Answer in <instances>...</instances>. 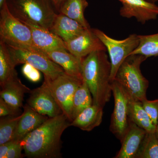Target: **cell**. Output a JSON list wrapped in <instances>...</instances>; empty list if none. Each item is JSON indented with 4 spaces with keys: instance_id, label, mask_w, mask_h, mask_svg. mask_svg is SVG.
Instances as JSON below:
<instances>
[{
    "instance_id": "ac0fdd59",
    "label": "cell",
    "mask_w": 158,
    "mask_h": 158,
    "mask_svg": "<svg viewBox=\"0 0 158 158\" xmlns=\"http://www.w3.org/2000/svg\"><path fill=\"white\" fill-rule=\"evenodd\" d=\"M86 28L77 21L59 13L50 31L65 42L76 38Z\"/></svg>"
},
{
    "instance_id": "f1b7e54d",
    "label": "cell",
    "mask_w": 158,
    "mask_h": 158,
    "mask_svg": "<svg viewBox=\"0 0 158 158\" xmlns=\"http://www.w3.org/2000/svg\"><path fill=\"white\" fill-rule=\"evenodd\" d=\"M22 113L21 109L14 107L0 98V117L18 116Z\"/></svg>"
},
{
    "instance_id": "5b68a950",
    "label": "cell",
    "mask_w": 158,
    "mask_h": 158,
    "mask_svg": "<svg viewBox=\"0 0 158 158\" xmlns=\"http://www.w3.org/2000/svg\"><path fill=\"white\" fill-rule=\"evenodd\" d=\"M0 41L11 47L42 52L34 45L28 26L12 15L6 4L0 11Z\"/></svg>"
},
{
    "instance_id": "2e32d148",
    "label": "cell",
    "mask_w": 158,
    "mask_h": 158,
    "mask_svg": "<svg viewBox=\"0 0 158 158\" xmlns=\"http://www.w3.org/2000/svg\"><path fill=\"white\" fill-rule=\"evenodd\" d=\"M23 111L18 123L12 140L21 141L29 133L36 129L49 118L40 114L27 104L23 106Z\"/></svg>"
},
{
    "instance_id": "e0dca14e",
    "label": "cell",
    "mask_w": 158,
    "mask_h": 158,
    "mask_svg": "<svg viewBox=\"0 0 158 158\" xmlns=\"http://www.w3.org/2000/svg\"><path fill=\"white\" fill-rule=\"evenodd\" d=\"M49 58L60 65L66 74L83 80L82 63L83 59L74 56L67 50L58 49L44 52Z\"/></svg>"
},
{
    "instance_id": "d590c367",
    "label": "cell",
    "mask_w": 158,
    "mask_h": 158,
    "mask_svg": "<svg viewBox=\"0 0 158 158\" xmlns=\"http://www.w3.org/2000/svg\"><path fill=\"white\" fill-rule=\"evenodd\" d=\"M148 1H149L150 2V0H148Z\"/></svg>"
},
{
    "instance_id": "83f0119b",
    "label": "cell",
    "mask_w": 158,
    "mask_h": 158,
    "mask_svg": "<svg viewBox=\"0 0 158 158\" xmlns=\"http://www.w3.org/2000/svg\"><path fill=\"white\" fill-rule=\"evenodd\" d=\"M40 71L29 63L23 64L22 72L23 75L28 80L33 83L39 82L41 79Z\"/></svg>"
},
{
    "instance_id": "d4e9b609",
    "label": "cell",
    "mask_w": 158,
    "mask_h": 158,
    "mask_svg": "<svg viewBox=\"0 0 158 158\" xmlns=\"http://www.w3.org/2000/svg\"><path fill=\"white\" fill-rule=\"evenodd\" d=\"M136 158H158V138L155 132L146 133Z\"/></svg>"
},
{
    "instance_id": "52a82bcc",
    "label": "cell",
    "mask_w": 158,
    "mask_h": 158,
    "mask_svg": "<svg viewBox=\"0 0 158 158\" xmlns=\"http://www.w3.org/2000/svg\"><path fill=\"white\" fill-rule=\"evenodd\" d=\"M47 85L62 113L72 121L73 101L75 93L83 81L64 73L53 80L44 79Z\"/></svg>"
},
{
    "instance_id": "484cf974",
    "label": "cell",
    "mask_w": 158,
    "mask_h": 158,
    "mask_svg": "<svg viewBox=\"0 0 158 158\" xmlns=\"http://www.w3.org/2000/svg\"><path fill=\"white\" fill-rule=\"evenodd\" d=\"M22 113L18 116H6L0 118V144L13 139L18 123Z\"/></svg>"
},
{
    "instance_id": "30bf717a",
    "label": "cell",
    "mask_w": 158,
    "mask_h": 158,
    "mask_svg": "<svg viewBox=\"0 0 158 158\" xmlns=\"http://www.w3.org/2000/svg\"><path fill=\"white\" fill-rule=\"evenodd\" d=\"M122 6L120 16L127 19L135 18L138 23L144 24L155 20L158 16V6L148 0H118Z\"/></svg>"
},
{
    "instance_id": "7a4b0ae2",
    "label": "cell",
    "mask_w": 158,
    "mask_h": 158,
    "mask_svg": "<svg viewBox=\"0 0 158 158\" xmlns=\"http://www.w3.org/2000/svg\"><path fill=\"white\" fill-rule=\"evenodd\" d=\"M111 64L106 51H96L82 60L83 81L88 86L93 104L104 107L112 93Z\"/></svg>"
},
{
    "instance_id": "277c9868",
    "label": "cell",
    "mask_w": 158,
    "mask_h": 158,
    "mask_svg": "<svg viewBox=\"0 0 158 158\" xmlns=\"http://www.w3.org/2000/svg\"><path fill=\"white\" fill-rule=\"evenodd\" d=\"M141 55H130L120 65L115 81L118 82L135 100L143 102L147 99L149 82L141 73V65L146 59Z\"/></svg>"
},
{
    "instance_id": "e575fe53",
    "label": "cell",
    "mask_w": 158,
    "mask_h": 158,
    "mask_svg": "<svg viewBox=\"0 0 158 158\" xmlns=\"http://www.w3.org/2000/svg\"><path fill=\"white\" fill-rule=\"evenodd\" d=\"M150 2H152L153 3H155L156 2H158V0H150Z\"/></svg>"
},
{
    "instance_id": "4fadbf2b",
    "label": "cell",
    "mask_w": 158,
    "mask_h": 158,
    "mask_svg": "<svg viewBox=\"0 0 158 158\" xmlns=\"http://www.w3.org/2000/svg\"><path fill=\"white\" fill-rule=\"evenodd\" d=\"M24 23L31 29L34 45L40 52L44 53L55 50H66L64 41L50 30L32 24Z\"/></svg>"
},
{
    "instance_id": "5bb4252c",
    "label": "cell",
    "mask_w": 158,
    "mask_h": 158,
    "mask_svg": "<svg viewBox=\"0 0 158 158\" xmlns=\"http://www.w3.org/2000/svg\"><path fill=\"white\" fill-rule=\"evenodd\" d=\"M147 132L129 120V125L121 141V148L116 158H136Z\"/></svg>"
},
{
    "instance_id": "7402d4cb",
    "label": "cell",
    "mask_w": 158,
    "mask_h": 158,
    "mask_svg": "<svg viewBox=\"0 0 158 158\" xmlns=\"http://www.w3.org/2000/svg\"><path fill=\"white\" fill-rule=\"evenodd\" d=\"M93 104L91 94L88 86L83 81L77 89L74 96L72 108V121L82 111Z\"/></svg>"
},
{
    "instance_id": "8992f818",
    "label": "cell",
    "mask_w": 158,
    "mask_h": 158,
    "mask_svg": "<svg viewBox=\"0 0 158 158\" xmlns=\"http://www.w3.org/2000/svg\"><path fill=\"white\" fill-rule=\"evenodd\" d=\"M92 30L101 40L109 54L111 64L110 80L112 82L115 80L123 62L139 45L138 35L131 34L124 39L117 40L110 37L98 29H92Z\"/></svg>"
},
{
    "instance_id": "d6986e66",
    "label": "cell",
    "mask_w": 158,
    "mask_h": 158,
    "mask_svg": "<svg viewBox=\"0 0 158 158\" xmlns=\"http://www.w3.org/2000/svg\"><path fill=\"white\" fill-rule=\"evenodd\" d=\"M103 108L93 104L80 113L70 122V126L90 131L99 126L102 120Z\"/></svg>"
},
{
    "instance_id": "f546056e",
    "label": "cell",
    "mask_w": 158,
    "mask_h": 158,
    "mask_svg": "<svg viewBox=\"0 0 158 158\" xmlns=\"http://www.w3.org/2000/svg\"><path fill=\"white\" fill-rule=\"evenodd\" d=\"M23 146L21 141L14 140V143L9 148L6 158H22L23 157L22 154Z\"/></svg>"
},
{
    "instance_id": "7c38bea8",
    "label": "cell",
    "mask_w": 158,
    "mask_h": 158,
    "mask_svg": "<svg viewBox=\"0 0 158 158\" xmlns=\"http://www.w3.org/2000/svg\"><path fill=\"white\" fill-rule=\"evenodd\" d=\"M65 45L68 52L81 59L93 52L107 51L106 47L91 28H86L76 38L65 42Z\"/></svg>"
},
{
    "instance_id": "836d02e7",
    "label": "cell",
    "mask_w": 158,
    "mask_h": 158,
    "mask_svg": "<svg viewBox=\"0 0 158 158\" xmlns=\"http://www.w3.org/2000/svg\"><path fill=\"white\" fill-rule=\"evenodd\" d=\"M155 133L157 137V138H158V121L156 125Z\"/></svg>"
},
{
    "instance_id": "9a60e30c",
    "label": "cell",
    "mask_w": 158,
    "mask_h": 158,
    "mask_svg": "<svg viewBox=\"0 0 158 158\" xmlns=\"http://www.w3.org/2000/svg\"><path fill=\"white\" fill-rule=\"evenodd\" d=\"M2 89L0 98L14 107L21 109L23 106L25 94L30 93L31 89L24 85L16 73L1 85Z\"/></svg>"
},
{
    "instance_id": "3957f363",
    "label": "cell",
    "mask_w": 158,
    "mask_h": 158,
    "mask_svg": "<svg viewBox=\"0 0 158 158\" xmlns=\"http://www.w3.org/2000/svg\"><path fill=\"white\" fill-rule=\"evenodd\" d=\"M10 13L23 23L50 31L58 12L51 0H6Z\"/></svg>"
},
{
    "instance_id": "1f68e13d",
    "label": "cell",
    "mask_w": 158,
    "mask_h": 158,
    "mask_svg": "<svg viewBox=\"0 0 158 158\" xmlns=\"http://www.w3.org/2000/svg\"><path fill=\"white\" fill-rule=\"evenodd\" d=\"M55 8L56 9L57 11L59 13V10L60 9V7L64 2L65 0H51Z\"/></svg>"
},
{
    "instance_id": "9c48e42d",
    "label": "cell",
    "mask_w": 158,
    "mask_h": 158,
    "mask_svg": "<svg viewBox=\"0 0 158 158\" xmlns=\"http://www.w3.org/2000/svg\"><path fill=\"white\" fill-rule=\"evenodd\" d=\"M111 87L114 107L111 116L110 130L121 142L129 125V105L131 98L116 81L112 82Z\"/></svg>"
},
{
    "instance_id": "4dcf8cb0",
    "label": "cell",
    "mask_w": 158,
    "mask_h": 158,
    "mask_svg": "<svg viewBox=\"0 0 158 158\" xmlns=\"http://www.w3.org/2000/svg\"><path fill=\"white\" fill-rule=\"evenodd\" d=\"M14 142V140H12L0 144V158H6V155L9 151V148Z\"/></svg>"
},
{
    "instance_id": "cb8c5ba5",
    "label": "cell",
    "mask_w": 158,
    "mask_h": 158,
    "mask_svg": "<svg viewBox=\"0 0 158 158\" xmlns=\"http://www.w3.org/2000/svg\"><path fill=\"white\" fill-rule=\"evenodd\" d=\"M139 44L132 55H141L147 59L158 56V33L149 35H138Z\"/></svg>"
},
{
    "instance_id": "44dd1931",
    "label": "cell",
    "mask_w": 158,
    "mask_h": 158,
    "mask_svg": "<svg viewBox=\"0 0 158 158\" xmlns=\"http://www.w3.org/2000/svg\"><path fill=\"white\" fill-rule=\"evenodd\" d=\"M128 115L130 121L147 132H155L156 126L144 110L141 102L131 98L129 105Z\"/></svg>"
},
{
    "instance_id": "6da1fadb",
    "label": "cell",
    "mask_w": 158,
    "mask_h": 158,
    "mask_svg": "<svg viewBox=\"0 0 158 158\" xmlns=\"http://www.w3.org/2000/svg\"><path fill=\"white\" fill-rule=\"evenodd\" d=\"M70 122L63 113L48 118L21 141L25 156L30 158L62 157V137Z\"/></svg>"
},
{
    "instance_id": "4316f807",
    "label": "cell",
    "mask_w": 158,
    "mask_h": 158,
    "mask_svg": "<svg viewBox=\"0 0 158 158\" xmlns=\"http://www.w3.org/2000/svg\"><path fill=\"white\" fill-rule=\"evenodd\" d=\"M142 104L153 123L156 125L158 121V99L154 100L146 99L142 102Z\"/></svg>"
},
{
    "instance_id": "d6a6232c",
    "label": "cell",
    "mask_w": 158,
    "mask_h": 158,
    "mask_svg": "<svg viewBox=\"0 0 158 158\" xmlns=\"http://www.w3.org/2000/svg\"><path fill=\"white\" fill-rule=\"evenodd\" d=\"M6 0H0V9L3 8L4 5L6 4Z\"/></svg>"
},
{
    "instance_id": "8fae6325",
    "label": "cell",
    "mask_w": 158,
    "mask_h": 158,
    "mask_svg": "<svg viewBox=\"0 0 158 158\" xmlns=\"http://www.w3.org/2000/svg\"><path fill=\"white\" fill-rule=\"evenodd\" d=\"M27 104L40 114L49 118L56 117L62 113L48 87L45 83L30 91Z\"/></svg>"
},
{
    "instance_id": "ba28073f",
    "label": "cell",
    "mask_w": 158,
    "mask_h": 158,
    "mask_svg": "<svg viewBox=\"0 0 158 158\" xmlns=\"http://www.w3.org/2000/svg\"><path fill=\"white\" fill-rule=\"evenodd\" d=\"M8 47L15 66L29 63L43 73L44 79L48 80H54L65 73L60 65L43 53Z\"/></svg>"
},
{
    "instance_id": "ffe728a7",
    "label": "cell",
    "mask_w": 158,
    "mask_h": 158,
    "mask_svg": "<svg viewBox=\"0 0 158 158\" xmlns=\"http://www.w3.org/2000/svg\"><path fill=\"white\" fill-rule=\"evenodd\" d=\"M88 6L87 0H65L62 3L59 13L65 15L84 26L90 28L85 16V11Z\"/></svg>"
},
{
    "instance_id": "603a6c76",
    "label": "cell",
    "mask_w": 158,
    "mask_h": 158,
    "mask_svg": "<svg viewBox=\"0 0 158 158\" xmlns=\"http://www.w3.org/2000/svg\"><path fill=\"white\" fill-rule=\"evenodd\" d=\"M15 67L9 47L5 43L0 41V85L17 73Z\"/></svg>"
}]
</instances>
